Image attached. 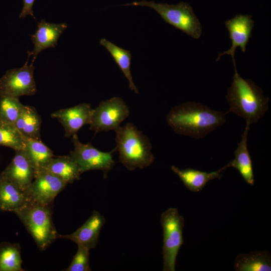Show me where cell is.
I'll return each mask as SVG.
<instances>
[{"label": "cell", "mask_w": 271, "mask_h": 271, "mask_svg": "<svg viewBox=\"0 0 271 271\" xmlns=\"http://www.w3.org/2000/svg\"><path fill=\"white\" fill-rule=\"evenodd\" d=\"M41 117L34 107L24 105L15 125L23 137L41 140Z\"/></svg>", "instance_id": "21"}, {"label": "cell", "mask_w": 271, "mask_h": 271, "mask_svg": "<svg viewBox=\"0 0 271 271\" xmlns=\"http://www.w3.org/2000/svg\"><path fill=\"white\" fill-rule=\"evenodd\" d=\"M67 27L66 23L54 24L46 22L44 20L37 22V29L34 34L31 35L34 44L33 50L32 52H28V57L33 56L32 63H34L41 51L56 47L60 36Z\"/></svg>", "instance_id": "15"}, {"label": "cell", "mask_w": 271, "mask_h": 271, "mask_svg": "<svg viewBox=\"0 0 271 271\" xmlns=\"http://www.w3.org/2000/svg\"><path fill=\"white\" fill-rule=\"evenodd\" d=\"M67 185L65 181L47 170H38L27 191L29 201L51 205Z\"/></svg>", "instance_id": "10"}, {"label": "cell", "mask_w": 271, "mask_h": 271, "mask_svg": "<svg viewBox=\"0 0 271 271\" xmlns=\"http://www.w3.org/2000/svg\"><path fill=\"white\" fill-rule=\"evenodd\" d=\"M249 125L246 124L240 142L234 151V159L227 164V167H233L238 171L240 174L248 185L253 186L254 178L251 160L247 149V137Z\"/></svg>", "instance_id": "18"}, {"label": "cell", "mask_w": 271, "mask_h": 271, "mask_svg": "<svg viewBox=\"0 0 271 271\" xmlns=\"http://www.w3.org/2000/svg\"><path fill=\"white\" fill-rule=\"evenodd\" d=\"M226 114L200 103L187 102L171 108L167 121L175 133L199 139L223 124Z\"/></svg>", "instance_id": "1"}, {"label": "cell", "mask_w": 271, "mask_h": 271, "mask_svg": "<svg viewBox=\"0 0 271 271\" xmlns=\"http://www.w3.org/2000/svg\"><path fill=\"white\" fill-rule=\"evenodd\" d=\"M129 114V108L121 98L113 97L102 101L93 109L89 129L95 133L114 131Z\"/></svg>", "instance_id": "7"}, {"label": "cell", "mask_w": 271, "mask_h": 271, "mask_svg": "<svg viewBox=\"0 0 271 271\" xmlns=\"http://www.w3.org/2000/svg\"><path fill=\"white\" fill-rule=\"evenodd\" d=\"M44 169L59 177L67 184L79 180L81 174L77 164L69 155L53 157Z\"/></svg>", "instance_id": "20"}, {"label": "cell", "mask_w": 271, "mask_h": 271, "mask_svg": "<svg viewBox=\"0 0 271 271\" xmlns=\"http://www.w3.org/2000/svg\"><path fill=\"white\" fill-rule=\"evenodd\" d=\"M115 152L119 162L127 170L143 169L151 165L155 157L148 139L132 123L119 126L115 130Z\"/></svg>", "instance_id": "3"}, {"label": "cell", "mask_w": 271, "mask_h": 271, "mask_svg": "<svg viewBox=\"0 0 271 271\" xmlns=\"http://www.w3.org/2000/svg\"><path fill=\"white\" fill-rule=\"evenodd\" d=\"M227 168L226 165L217 171L206 172L192 168L180 170L173 165L171 167L184 186L190 191L195 192L202 190L209 181L215 179H220L222 176V172Z\"/></svg>", "instance_id": "17"}, {"label": "cell", "mask_w": 271, "mask_h": 271, "mask_svg": "<svg viewBox=\"0 0 271 271\" xmlns=\"http://www.w3.org/2000/svg\"><path fill=\"white\" fill-rule=\"evenodd\" d=\"M51 206L29 201L15 212L41 250L46 249L59 234L52 222Z\"/></svg>", "instance_id": "4"}, {"label": "cell", "mask_w": 271, "mask_h": 271, "mask_svg": "<svg viewBox=\"0 0 271 271\" xmlns=\"http://www.w3.org/2000/svg\"><path fill=\"white\" fill-rule=\"evenodd\" d=\"M100 44L104 47L110 54L115 62L128 81L129 89L138 94V89L133 82L130 73L131 54L130 51L124 50L105 39H101Z\"/></svg>", "instance_id": "22"}, {"label": "cell", "mask_w": 271, "mask_h": 271, "mask_svg": "<svg viewBox=\"0 0 271 271\" xmlns=\"http://www.w3.org/2000/svg\"><path fill=\"white\" fill-rule=\"evenodd\" d=\"M28 202L27 193L0 174V210L15 213Z\"/></svg>", "instance_id": "16"}, {"label": "cell", "mask_w": 271, "mask_h": 271, "mask_svg": "<svg viewBox=\"0 0 271 271\" xmlns=\"http://www.w3.org/2000/svg\"><path fill=\"white\" fill-rule=\"evenodd\" d=\"M225 25L228 31L232 45L228 50L219 53L216 61H218L222 55H229L234 66L236 65L234 59L236 49L239 47L242 52L246 51V45L251 37L254 21L250 15L238 14L226 21Z\"/></svg>", "instance_id": "11"}, {"label": "cell", "mask_w": 271, "mask_h": 271, "mask_svg": "<svg viewBox=\"0 0 271 271\" xmlns=\"http://www.w3.org/2000/svg\"><path fill=\"white\" fill-rule=\"evenodd\" d=\"M104 223V216L98 211L93 210L90 217L76 231L66 235L58 234V238L70 240L77 245L85 246L90 250L96 247Z\"/></svg>", "instance_id": "14"}, {"label": "cell", "mask_w": 271, "mask_h": 271, "mask_svg": "<svg viewBox=\"0 0 271 271\" xmlns=\"http://www.w3.org/2000/svg\"><path fill=\"white\" fill-rule=\"evenodd\" d=\"M28 59L29 57L22 67L8 70L0 78V96L19 97L36 93L37 89L34 77L35 67L33 63L28 65Z\"/></svg>", "instance_id": "9"}, {"label": "cell", "mask_w": 271, "mask_h": 271, "mask_svg": "<svg viewBox=\"0 0 271 271\" xmlns=\"http://www.w3.org/2000/svg\"><path fill=\"white\" fill-rule=\"evenodd\" d=\"M89 250L88 248L78 245L77 252L73 256L69 266L65 271H90Z\"/></svg>", "instance_id": "27"}, {"label": "cell", "mask_w": 271, "mask_h": 271, "mask_svg": "<svg viewBox=\"0 0 271 271\" xmlns=\"http://www.w3.org/2000/svg\"><path fill=\"white\" fill-rule=\"evenodd\" d=\"M184 218L177 208H170L161 215L163 229V271H175L179 249L184 243L183 229Z\"/></svg>", "instance_id": "6"}, {"label": "cell", "mask_w": 271, "mask_h": 271, "mask_svg": "<svg viewBox=\"0 0 271 271\" xmlns=\"http://www.w3.org/2000/svg\"><path fill=\"white\" fill-rule=\"evenodd\" d=\"M35 0H23V7L20 14V18L24 19L28 15L31 16L35 20L33 14V6Z\"/></svg>", "instance_id": "28"}, {"label": "cell", "mask_w": 271, "mask_h": 271, "mask_svg": "<svg viewBox=\"0 0 271 271\" xmlns=\"http://www.w3.org/2000/svg\"><path fill=\"white\" fill-rule=\"evenodd\" d=\"M24 105L20 101L19 97L0 96V119L15 124Z\"/></svg>", "instance_id": "26"}, {"label": "cell", "mask_w": 271, "mask_h": 271, "mask_svg": "<svg viewBox=\"0 0 271 271\" xmlns=\"http://www.w3.org/2000/svg\"><path fill=\"white\" fill-rule=\"evenodd\" d=\"M124 6L151 8L157 12L166 23L187 35L195 39H198L201 36V24L188 3L181 2L176 5H169L142 0L125 4Z\"/></svg>", "instance_id": "5"}, {"label": "cell", "mask_w": 271, "mask_h": 271, "mask_svg": "<svg viewBox=\"0 0 271 271\" xmlns=\"http://www.w3.org/2000/svg\"><path fill=\"white\" fill-rule=\"evenodd\" d=\"M93 109L90 104L83 103L68 108L61 109L51 114L63 125L65 137H72L85 124H89Z\"/></svg>", "instance_id": "13"}, {"label": "cell", "mask_w": 271, "mask_h": 271, "mask_svg": "<svg viewBox=\"0 0 271 271\" xmlns=\"http://www.w3.org/2000/svg\"><path fill=\"white\" fill-rule=\"evenodd\" d=\"M36 169L24 150L15 151L11 162L1 173L27 193L34 178Z\"/></svg>", "instance_id": "12"}, {"label": "cell", "mask_w": 271, "mask_h": 271, "mask_svg": "<svg viewBox=\"0 0 271 271\" xmlns=\"http://www.w3.org/2000/svg\"><path fill=\"white\" fill-rule=\"evenodd\" d=\"M24 149L32 162L36 171L44 168L54 157L53 152L41 140L23 137Z\"/></svg>", "instance_id": "23"}, {"label": "cell", "mask_w": 271, "mask_h": 271, "mask_svg": "<svg viewBox=\"0 0 271 271\" xmlns=\"http://www.w3.org/2000/svg\"><path fill=\"white\" fill-rule=\"evenodd\" d=\"M71 141L73 150L69 155L76 162L81 173L90 170L102 171L106 176L115 164L112 154L113 149L109 152H104L94 148L90 144H83L80 142L77 134L72 136Z\"/></svg>", "instance_id": "8"}, {"label": "cell", "mask_w": 271, "mask_h": 271, "mask_svg": "<svg viewBox=\"0 0 271 271\" xmlns=\"http://www.w3.org/2000/svg\"><path fill=\"white\" fill-rule=\"evenodd\" d=\"M232 83L226 98L229 108L226 112L235 113L243 118L246 124L256 123L268 109L269 98L263 95L262 90L250 79H244L234 66Z\"/></svg>", "instance_id": "2"}, {"label": "cell", "mask_w": 271, "mask_h": 271, "mask_svg": "<svg viewBox=\"0 0 271 271\" xmlns=\"http://www.w3.org/2000/svg\"><path fill=\"white\" fill-rule=\"evenodd\" d=\"M0 146L9 147L15 151L25 149L23 137L15 125L1 119Z\"/></svg>", "instance_id": "25"}, {"label": "cell", "mask_w": 271, "mask_h": 271, "mask_svg": "<svg viewBox=\"0 0 271 271\" xmlns=\"http://www.w3.org/2000/svg\"><path fill=\"white\" fill-rule=\"evenodd\" d=\"M236 271H270L271 257L266 250L238 255L234 263Z\"/></svg>", "instance_id": "19"}, {"label": "cell", "mask_w": 271, "mask_h": 271, "mask_svg": "<svg viewBox=\"0 0 271 271\" xmlns=\"http://www.w3.org/2000/svg\"><path fill=\"white\" fill-rule=\"evenodd\" d=\"M22 263L19 244L0 243V271H23Z\"/></svg>", "instance_id": "24"}]
</instances>
